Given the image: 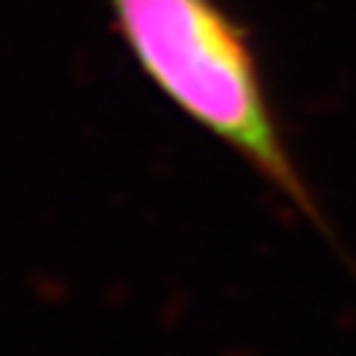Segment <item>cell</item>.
I'll use <instances>...</instances> for the list:
<instances>
[{
	"instance_id": "obj_1",
	"label": "cell",
	"mask_w": 356,
	"mask_h": 356,
	"mask_svg": "<svg viewBox=\"0 0 356 356\" xmlns=\"http://www.w3.org/2000/svg\"><path fill=\"white\" fill-rule=\"evenodd\" d=\"M107 6L122 44L166 102L341 250L280 128L247 27L217 0H107Z\"/></svg>"
}]
</instances>
